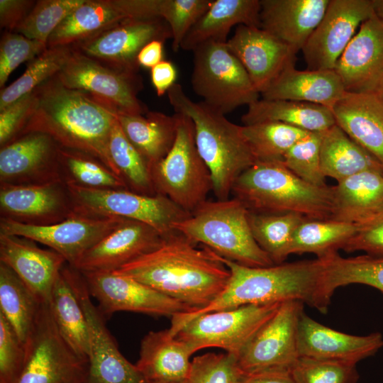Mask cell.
Wrapping results in <instances>:
<instances>
[{"label":"cell","instance_id":"6da1fadb","mask_svg":"<svg viewBox=\"0 0 383 383\" xmlns=\"http://www.w3.org/2000/svg\"><path fill=\"white\" fill-rule=\"evenodd\" d=\"M218 256L230 271L225 289L206 306L172 317L174 335L201 314L244 305L298 301L327 313L335 293L330 279L331 256L261 267Z\"/></svg>","mask_w":383,"mask_h":383},{"label":"cell","instance_id":"7a4b0ae2","mask_svg":"<svg viewBox=\"0 0 383 383\" xmlns=\"http://www.w3.org/2000/svg\"><path fill=\"white\" fill-rule=\"evenodd\" d=\"M133 278L194 310L212 302L225 289L230 271L218 254L179 232L165 237L152 252L113 271Z\"/></svg>","mask_w":383,"mask_h":383},{"label":"cell","instance_id":"3957f363","mask_svg":"<svg viewBox=\"0 0 383 383\" xmlns=\"http://www.w3.org/2000/svg\"><path fill=\"white\" fill-rule=\"evenodd\" d=\"M34 90L36 106L19 135L45 133L62 148L89 155L120 177L109 150L114 112L86 94L65 87L56 75Z\"/></svg>","mask_w":383,"mask_h":383},{"label":"cell","instance_id":"277c9868","mask_svg":"<svg viewBox=\"0 0 383 383\" xmlns=\"http://www.w3.org/2000/svg\"><path fill=\"white\" fill-rule=\"evenodd\" d=\"M167 94L175 113L188 116L194 123L196 146L211 172L216 199H229L237 178L257 162L241 126L204 102L192 100L178 83Z\"/></svg>","mask_w":383,"mask_h":383},{"label":"cell","instance_id":"5b68a950","mask_svg":"<svg viewBox=\"0 0 383 383\" xmlns=\"http://www.w3.org/2000/svg\"><path fill=\"white\" fill-rule=\"evenodd\" d=\"M231 194L252 212L296 213L309 219L332 216V187L312 185L282 162H257L237 178Z\"/></svg>","mask_w":383,"mask_h":383},{"label":"cell","instance_id":"8992f818","mask_svg":"<svg viewBox=\"0 0 383 383\" xmlns=\"http://www.w3.org/2000/svg\"><path fill=\"white\" fill-rule=\"evenodd\" d=\"M248 210L233 197L206 201L174 229L194 243H201L222 257L239 264L269 267L274 264L253 238Z\"/></svg>","mask_w":383,"mask_h":383},{"label":"cell","instance_id":"52a82bcc","mask_svg":"<svg viewBox=\"0 0 383 383\" xmlns=\"http://www.w3.org/2000/svg\"><path fill=\"white\" fill-rule=\"evenodd\" d=\"M175 113L174 144L166 156L150 168V173L157 194L192 213L213 190L212 177L196 148L192 119Z\"/></svg>","mask_w":383,"mask_h":383},{"label":"cell","instance_id":"ba28073f","mask_svg":"<svg viewBox=\"0 0 383 383\" xmlns=\"http://www.w3.org/2000/svg\"><path fill=\"white\" fill-rule=\"evenodd\" d=\"M74 213L93 217L118 216L144 223L164 238L177 232L174 226L189 213L167 196L138 194L126 189H91L66 184Z\"/></svg>","mask_w":383,"mask_h":383},{"label":"cell","instance_id":"9c48e42d","mask_svg":"<svg viewBox=\"0 0 383 383\" xmlns=\"http://www.w3.org/2000/svg\"><path fill=\"white\" fill-rule=\"evenodd\" d=\"M192 52V86L208 106L226 115L259 99V92L226 43L208 41Z\"/></svg>","mask_w":383,"mask_h":383},{"label":"cell","instance_id":"30bf717a","mask_svg":"<svg viewBox=\"0 0 383 383\" xmlns=\"http://www.w3.org/2000/svg\"><path fill=\"white\" fill-rule=\"evenodd\" d=\"M25 355L15 383H83L88 360L78 356L59 333L50 303H43L24 344Z\"/></svg>","mask_w":383,"mask_h":383},{"label":"cell","instance_id":"8fae6325","mask_svg":"<svg viewBox=\"0 0 383 383\" xmlns=\"http://www.w3.org/2000/svg\"><path fill=\"white\" fill-rule=\"evenodd\" d=\"M56 77L65 87L86 94L115 113L141 115L148 111L138 97L143 89L138 73L113 69L72 49Z\"/></svg>","mask_w":383,"mask_h":383},{"label":"cell","instance_id":"7c38bea8","mask_svg":"<svg viewBox=\"0 0 383 383\" xmlns=\"http://www.w3.org/2000/svg\"><path fill=\"white\" fill-rule=\"evenodd\" d=\"M281 304H249L203 313L187 322L175 336L190 344L196 352L219 348L238 358Z\"/></svg>","mask_w":383,"mask_h":383},{"label":"cell","instance_id":"4fadbf2b","mask_svg":"<svg viewBox=\"0 0 383 383\" xmlns=\"http://www.w3.org/2000/svg\"><path fill=\"white\" fill-rule=\"evenodd\" d=\"M68 277L85 313L90 335V354L83 383H149L135 365L121 353L98 307L94 304L82 273L66 264Z\"/></svg>","mask_w":383,"mask_h":383},{"label":"cell","instance_id":"5bb4252c","mask_svg":"<svg viewBox=\"0 0 383 383\" xmlns=\"http://www.w3.org/2000/svg\"><path fill=\"white\" fill-rule=\"evenodd\" d=\"M304 305L298 301L280 304L239 354L237 362L243 373L292 370L300 357L298 328Z\"/></svg>","mask_w":383,"mask_h":383},{"label":"cell","instance_id":"9a60e30c","mask_svg":"<svg viewBox=\"0 0 383 383\" xmlns=\"http://www.w3.org/2000/svg\"><path fill=\"white\" fill-rule=\"evenodd\" d=\"M169 38L172 31L162 18H128L70 47L113 69L138 73L142 48L152 40Z\"/></svg>","mask_w":383,"mask_h":383},{"label":"cell","instance_id":"2e32d148","mask_svg":"<svg viewBox=\"0 0 383 383\" xmlns=\"http://www.w3.org/2000/svg\"><path fill=\"white\" fill-rule=\"evenodd\" d=\"M123 219L74 213L59 223L38 226L0 218V233L21 236L43 244L60 254L67 265L75 268L84 254Z\"/></svg>","mask_w":383,"mask_h":383},{"label":"cell","instance_id":"e0dca14e","mask_svg":"<svg viewBox=\"0 0 383 383\" xmlns=\"http://www.w3.org/2000/svg\"><path fill=\"white\" fill-rule=\"evenodd\" d=\"M81 273L106 319L118 311L173 317L194 310L128 276L104 271Z\"/></svg>","mask_w":383,"mask_h":383},{"label":"cell","instance_id":"ac0fdd59","mask_svg":"<svg viewBox=\"0 0 383 383\" xmlns=\"http://www.w3.org/2000/svg\"><path fill=\"white\" fill-rule=\"evenodd\" d=\"M374 13L370 0H330L302 49L309 70H334L361 24Z\"/></svg>","mask_w":383,"mask_h":383},{"label":"cell","instance_id":"d6986e66","mask_svg":"<svg viewBox=\"0 0 383 383\" xmlns=\"http://www.w3.org/2000/svg\"><path fill=\"white\" fill-rule=\"evenodd\" d=\"M60 146L48 134H22L0 149V184L28 185L63 182Z\"/></svg>","mask_w":383,"mask_h":383},{"label":"cell","instance_id":"ffe728a7","mask_svg":"<svg viewBox=\"0 0 383 383\" xmlns=\"http://www.w3.org/2000/svg\"><path fill=\"white\" fill-rule=\"evenodd\" d=\"M334 70L346 92H383V20L374 13L364 21Z\"/></svg>","mask_w":383,"mask_h":383},{"label":"cell","instance_id":"44dd1931","mask_svg":"<svg viewBox=\"0 0 383 383\" xmlns=\"http://www.w3.org/2000/svg\"><path fill=\"white\" fill-rule=\"evenodd\" d=\"M74 213L67 185L0 184V218L31 226H48Z\"/></svg>","mask_w":383,"mask_h":383},{"label":"cell","instance_id":"7402d4cb","mask_svg":"<svg viewBox=\"0 0 383 383\" xmlns=\"http://www.w3.org/2000/svg\"><path fill=\"white\" fill-rule=\"evenodd\" d=\"M260 94L289 65L296 53L278 38L257 26L239 25L226 42Z\"/></svg>","mask_w":383,"mask_h":383},{"label":"cell","instance_id":"603a6c76","mask_svg":"<svg viewBox=\"0 0 383 383\" xmlns=\"http://www.w3.org/2000/svg\"><path fill=\"white\" fill-rule=\"evenodd\" d=\"M164 237L151 226L124 218L82 257L81 272H113L157 248Z\"/></svg>","mask_w":383,"mask_h":383},{"label":"cell","instance_id":"cb8c5ba5","mask_svg":"<svg viewBox=\"0 0 383 383\" xmlns=\"http://www.w3.org/2000/svg\"><path fill=\"white\" fill-rule=\"evenodd\" d=\"M21 236L0 233V262L9 267L41 303L50 302L65 259L53 250L39 248Z\"/></svg>","mask_w":383,"mask_h":383},{"label":"cell","instance_id":"d4e9b609","mask_svg":"<svg viewBox=\"0 0 383 383\" xmlns=\"http://www.w3.org/2000/svg\"><path fill=\"white\" fill-rule=\"evenodd\" d=\"M383 347L379 332L366 335L345 333L326 326L303 312L298 328L300 357L356 364Z\"/></svg>","mask_w":383,"mask_h":383},{"label":"cell","instance_id":"484cf974","mask_svg":"<svg viewBox=\"0 0 383 383\" xmlns=\"http://www.w3.org/2000/svg\"><path fill=\"white\" fill-rule=\"evenodd\" d=\"M330 0H260V28L290 47L302 50Z\"/></svg>","mask_w":383,"mask_h":383},{"label":"cell","instance_id":"4316f807","mask_svg":"<svg viewBox=\"0 0 383 383\" xmlns=\"http://www.w3.org/2000/svg\"><path fill=\"white\" fill-rule=\"evenodd\" d=\"M335 124L383 166V95L345 92L332 107Z\"/></svg>","mask_w":383,"mask_h":383},{"label":"cell","instance_id":"83f0119b","mask_svg":"<svg viewBox=\"0 0 383 383\" xmlns=\"http://www.w3.org/2000/svg\"><path fill=\"white\" fill-rule=\"evenodd\" d=\"M196 352L170 328L149 332L142 340L136 366L149 383H184Z\"/></svg>","mask_w":383,"mask_h":383},{"label":"cell","instance_id":"f1b7e54d","mask_svg":"<svg viewBox=\"0 0 383 383\" xmlns=\"http://www.w3.org/2000/svg\"><path fill=\"white\" fill-rule=\"evenodd\" d=\"M345 92L335 70L301 71L291 64L260 95L265 99L292 100L332 109Z\"/></svg>","mask_w":383,"mask_h":383},{"label":"cell","instance_id":"f546056e","mask_svg":"<svg viewBox=\"0 0 383 383\" xmlns=\"http://www.w3.org/2000/svg\"><path fill=\"white\" fill-rule=\"evenodd\" d=\"M128 18L130 0H84L53 31L48 48L70 46Z\"/></svg>","mask_w":383,"mask_h":383},{"label":"cell","instance_id":"4dcf8cb0","mask_svg":"<svg viewBox=\"0 0 383 383\" xmlns=\"http://www.w3.org/2000/svg\"><path fill=\"white\" fill-rule=\"evenodd\" d=\"M332 188L331 219L360 226L383 213V171L361 172Z\"/></svg>","mask_w":383,"mask_h":383},{"label":"cell","instance_id":"1f68e13d","mask_svg":"<svg viewBox=\"0 0 383 383\" xmlns=\"http://www.w3.org/2000/svg\"><path fill=\"white\" fill-rule=\"evenodd\" d=\"M260 0H213L183 38L180 48L193 51L208 41L226 43L235 26L260 27Z\"/></svg>","mask_w":383,"mask_h":383},{"label":"cell","instance_id":"d6a6232c","mask_svg":"<svg viewBox=\"0 0 383 383\" xmlns=\"http://www.w3.org/2000/svg\"><path fill=\"white\" fill-rule=\"evenodd\" d=\"M124 134L150 168L164 158L175 140L177 114L148 111L145 114L115 113Z\"/></svg>","mask_w":383,"mask_h":383},{"label":"cell","instance_id":"836d02e7","mask_svg":"<svg viewBox=\"0 0 383 383\" xmlns=\"http://www.w3.org/2000/svg\"><path fill=\"white\" fill-rule=\"evenodd\" d=\"M244 125L274 121L312 133L335 124L331 109L315 104L284 99H258L241 116Z\"/></svg>","mask_w":383,"mask_h":383},{"label":"cell","instance_id":"e575fe53","mask_svg":"<svg viewBox=\"0 0 383 383\" xmlns=\"http://www.w3.org/2000/svg\"><path fill=\"white\" fill-rule=\"evenodd\" d=\"M49 303L53 320L62 338L78 356L88 360L90 335L87 320L62 269L52 287Z\"/></svg>","mask_w":383,"mask_h":383},{"label":"cell","instance_id":"d590c367","mask_svg":"<svg viewBox=\"0 0 383 383\" xmlns=\"http://www.w3.org/2000/svg\"><path fill=\"white\" fill-rule=\"evenodd\" d=\"M321 167L325 177L337 182L365 170L383 171L380 162L336 124L322 133Z\"/></svg>","mask_w":383,"mask_h":383},{"label":"cell","instance_id":"8d00e7d4","mask_svg":"<svg viewBox=\"0 0 383 383\" xmlns=\"http://www.w3.org/2000/svg\"><path fill=\"white\" fill-rule=\"evenodd\" d=\"M42 304L9 267L0 262V314L23 345Z\"/></svg>","mask_w":383,"mask_h":383},{"label":"cell","instance_id":"74e56055","mask_svg":"<svg viewBox=\"0 0 383 383\" xmlns=\"http://www.w3.org/2000/svg\"><path fill=\"white\" fill-rule=\"evenodd\" d=\"M358 226L334 219L304 220L293 234L290 255L313 253L325 258L343 250Z\"/></svg>","mask_w":383,"mask_h":383},{"label":"cell","instance_id":"f35d334b","mask_svg":"<svg viewBox=\"0 0 383 383\" xmlns=\"http://www.w3.org/2000/svg\"><path fill=\"white\" fill-rule=\"evenodd\" d=\"M306 218L296 213L248 212V219L254 239L274 265L283 263L290 255L293 234Z\"/></svg>","mask_w":383,"mask_h":383},{"label":"cell","instance_id":"ab89813d","mask_svg":"<svg viewBox=\"0 0 383 383\" xmlns=\"http://www.w3.org/2000/svg\"><path fill=\"white\" fill-rule=\"evenodd\" d=\"M241 132L257 162H282L292 145L312 133L274 121L243 125Z\"/></svg>","mask_w":383,"mask_h":383},{"label":"cell","instance_id":"60d3db41","mask_svg":"<svg viewBox=\"0 0 383 383\" xmlns=\"http://www.w3.org/2000/svg\"><path fill=\"white\" fill-rule=\"evenodd\" d=\"M109 150L112 162L128 190L145 195L157 194L148 163L128 140L116 118L111 129Z\"/></svg>","mask_w":383,"mask_h":383},{"label":"cell","instance_id":"b9f144b4","mask_svg":"<svg viewBox=\"0 0 383 383\" xmlns=\"http://www.w3.org/2000/svg\"><path fill=\"white\" fill-rule=\"evenodd\" d=\"M60 161L65 184L91 189H128L118 176L89 155L60 147Z\"/></svg>","mask_w":383,"mask_h":383},{"label":"cell","instance_id":"7bdbcfd3","mask_svg":"<svg viewBox=\"0 0 383 383\" xmlns=\"http://www.w3.org/2000/svg\"><path fill=\"white\" fill-rule=\"evenodd\" d=\"M72 53L70 46L48 48L33 59L16 80L1 89L0 111L55 76Z\"/></svg>","mask_w":383,"mask_h":383},{"label":"cell","instance_id":"ee69618b","mask_svg":"<svg viewBox=\"0 0 383 383\" xmlns=\"http://www.w3.org/2000/svg\"><path fill=\"white\" fill-rule=\"evenodd\" d=\"M330 279L335 292L340 287L359 284L383 293V259L367 255L345 258L337 253L331 257Z\"/></svg>","mask_w":383,"mask_h":383},{"label":"cell","instance_id":"f6af8a7d","mask_svg":"<svg viewBox=\"0 0 383 383\" xmlns=\"http://www.w3.org/2000/svg\"><path fill=\"white\" fill-rule=\"evenodd\" d=\"M84 0H40L13 32L47 44L62 21Z\"/></svg>","mask_w":383,"mask_h":383},{"label":"cell","instance_id":"bcb514c9","mask_svg":"<svg viewBox=\"0 0 383 383\" xmlns=\"http://www.w3.org/2000/svg\"><path fill=\"white\" fill-rule=\"evenodd\" d=\"M213 0H153L154 18H162L172 31L173 51L180 49L181 43L199 18L208 10Z\"/></svg>","mask_w":383,"mask_h":383},{"label":"cell","instance_id":"7dc6e473","mask_svg":"<svg viewBox=\"0 0 383 383\" xmlns=\"http://www.w3.org/2000/svg\"><path fill=\"white\" fill-rule=\"evenodd\" d=\"M323 132L309 133L285 154L282 162L294 174L317 187L327 186L321 167Z\"/></svg>","mask_w":383,"mask_h":383},{"label":"cell","instance_id":"c3c4849f","mask_svg":"<svg viewBox=\"0 0 383 383\" xmlns=\"http://www.w3.org/2000/svg\"><path fill=\"white\" fill-rule=\"evenodd\" d=\"M299 383H357L356 364L300 357L291 370Z\"/></svg>","mask_w":383,"mask_h":383},{"label":"cell","instance_id":"681fc988","mask_svg":"<svg viewBox=\"0 0 383 383\" xmlns=\"http://www.w3.org/2000/svg\"><path fill=\"white\" fill-rule=\"evenodd\" d=\"M242 374L234 355L209 353L192 359L185 383H238Z\"/></svg>","mask_w":383,"mask_h":383},{"label":"cell","instance_id":"f907efd6","mask_svg":"<svg viewBox=\"0 0 383 383\" xmlns=\"http://www.w3.org/2000/svg\"><path fill=\"white\" fill-rule=\"evenodd\" d=\"M47 48L44 43L5 30L0 42V87L4 88L11 72L21 63L32 61Z\"/></svg>","mask_w":383,"mask_h":383},{"label":"cell","instance_id":"816d5d0a","mask_svg":"<svg viewBox=\"0 0 383 383\" xmlns=\"http://www.w3.org/2000/svg\"><path fill=\"white\" fill-rule=\"evenodd\" d=\"M25 348L18 336L0 314V380L15 383L21 372Z\"/></svg>","mask_w":383,"mask_h":383},{"label":"cell","instance_id":"f5cc1de1","mask_svg":"<svg viewBox=\"0 0 383 383\" xmlns=\"http://www.w3.org/2000/svg\"><path fill=\"white\" fill-rule=\"evenodd\" d=\"M37 103L35 90L0 111V146L17 138L26 126Z\"/></svg>","mask_w":383,"mask_h":383},{"label":"cell","instance_id":"db71d44e","mask_svg":"<svg viewBox=\"0 0 383 383\" xmlns=\"http://www.w3.org/2000/svg\"><path fill=\"white\" fill-rule=\"evenodd\" d=\"M343 250L348 252L363 251L369 256L383 259V213L358 226Z\"/></svg>","mask_w":383,"mask_h":383},{"label":"cell","instance_id":"11a10c76","mask_svg":"<svg viewBox=\"0 0 383 383\" xmlns=\"http://www.w3.org/2000/svg\"><path fill=\"white\" fill-rule=\"evenodd\" d=\"M35 2L28 0H1V28L8 31H15L29 14Z\"/></svg>","mask_w":383,"mask_h":383},{"label":"cell","instance_id":"9f6ffc18","mask_svg":"<svg viewBox=\"0 0 383 383\" xmlns=\"http://www.w3.org/2000/svg\"><path fill=\"white\" fill-rule=\"evenodd\" d=\"M177 70L169 60H162L151 68V80L157 96H161L175 84Z\"/></svg>","mask_w":383,"mask_h":383},{"label":"cell","instance_id":"6f0895ef","mask_svg":"<svg viewBox=\"0 0 383 383\" xmlns=\"http://www.w3.org/2000/svg\"><path fill=\"white\" fill-rule=\"evenodd\" d=\"M238 383H299L289 370L243 373Z\"/></svg>","mask_w":383,"mask_h":383},{"label":"cell","instance_id":"680465c9","mask_svg":"<svg viewBox=\"0 0 383 383\" xmlns=\"http://www.w3.org/2000/svg\"><path fill=\"white\" fill-rule=\"evenodd\" d=\"M164 41L155 40L148 43L138 55L139 66L152 68L163 60Z\"/></svg>","mask_w":383,"mask_h":383},{"label":"cell","instance_id":"91938a15","mask_svg":"<svg viewBox=\"0 0 383 383\" xmlns=\"http://www.w3.org/2000/svg\"><path fill=\"white\" fill-rule=\"evenodd\" d=\"M374 14L383 20V0H372Z\"/></svg>","mask_w":383,"mask_h":383},{"label":"cell","instance_id":"94428289","mask_svg":"<svg viewBox=\"0 0 383 383\" xmlns=\"http://www.w3.org/2000/svg\"><path fill=\"white\" fill-rule=\"evenodd\" d=\"M0 383H7V382H6L5 381H3V380H0Z\"/></svg>","mask_w":383,"mask_h":383},{"label":"cell","instance_id":"6125c7cd","mask_svg":"<svg viewBox=\"0 0 383 383\" xmlns=\"http://www.w3.org/2000/svg\"><path fill=\"white\" fill-rule=\"evenodd\" d=\"M382 95H383V92H382Z\"/></svg>","mask_w":383,"mask_h":383},{"label":"cell","instance_id":"be15d7a7","mask_svg":"<svg viewBox=\"0 0 383 383\" xmlns=\"http://www.w3.org/2000/svg\"><path fill=\"white\" fill-rule=\"evenodd\" d=\"M185 383V382H184Z\"/></svg>","mask_w":383,"mask_h":383}]
</instances>
